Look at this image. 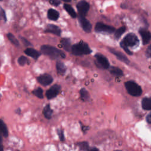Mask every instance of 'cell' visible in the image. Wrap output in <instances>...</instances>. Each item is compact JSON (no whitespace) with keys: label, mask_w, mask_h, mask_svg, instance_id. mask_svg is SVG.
<instances>
[{"label":"cell","mask_w":151,"mask_h":151,"mask_svg":"<svg viewBox=\"0 0 151 151\" xmlns=\"http://www.w3.org/2000/svg\"><path fill=\"white\" fill-rule=\"evenodd\" d=\"M57 132L58 136V137L60 140V141L63 142L65 140V136H64V131L62 129H58L57 130Z\"/></svg>","instance_id":"obj_29"},{"label":"cell","mask_w":151,"mask_h":151,"mask_svg":"<svg viewBox=\"0 0 151 151\" xmlns=\"http://www.w3.org/2000/svg\"><path fill=\"white\" fill-rule=\"evenodd\" d=\"M78 21L81 28L86 32L89 33L91 32L92 29V25L90 22V21L87 19H86L85 17L79 15Z\"/></svg>","instance_id":"obj_9"},{"label":"cell","mask_w":151,"mask_h":151,"mask_svg":"<svg viewBox=\"0 0 151 151\" xmlns=\"http://www.w3.org/2000/svg\"><path fill=\"white\" fill-rule=\"evenodd\" d=\"M77 145L79 147L80 150L83 151H88V144L87 142H80L77 143Z\"/></svg>","instance_id":"obj_26"},{"label":"cell","mask_w":151,"mask_h":151,"mask_svg":"<svg viewBox=\"0 0 151 151\" xmlns=\"http://www.w3.org/2000/svg\"><path fill=\"white\" fill-rule=\"evenodd\" d=\"M146 120L149 123H151V112L147 116Z\"/></svg>","instance_id":"obj_33"},{"label":"cell","mask_w":151,"mask_h":151,"mask_svg":"<svg viewBox=\"0 0 151 151\" xmlns=\"http://www.w3.org/2000/svg\"><path fill=\"white\" fill-rule=\"evenodd\" d=\"M115 151H120V150H115Z\"/></svg>","instance_id":"obj_41"},{"label":"cell","mask_w":151,"mask_h":151,"mask_svg":"<svg viewBox=\"0 0 151 151\" xmlns=\"http://www.w3.org/2000/svg\"><path fill=\"white\" fill-rule=\"evenodd\" d=\"M15 112H16V113H17L18 114H20L21 113V110L19 108H18V109L15 110Z\"/></svg>","instance_id":"obj_36"},{"label":"cell","mask_w":151,"mask_h":151,"mask_svg":"<svg viewBox=\"0 0 151 151\" xmlns=\"http://www.w3.org/2000/svg\"><path fill=\"white\" fill-rule=\"evenodd\" d=\"M88 151H99V149L96 147H91L90 149H88Z\"/></svg>","instance_id":"obj_35"},{"label":"cell","mask_w":151,"mask_h":151,"mask_svg":"<svg viewBox=\"0 0 151 151\" xmlns=\"http://www.w3.org/2000/svg\"><path fill=\"white\" fill-rule=\"evenodd\" d=\"M2 134L0 132V145H2Z\"/></svg>","instance_id":"obj_38"},{"label":"cell","mask_w":151,"mask_h":151,"mask_svg":"<svg viewBox=\"0 0 151 151\" xmlns=\"http://www.w3.org/2000/svg\"><path fill=\"white\" fill-rule=\"evenodd\" d=\"M49 2L52 5H54L55 6H57L59 4H60V0H50L49 1Z\"/></svg>","instance_id":"obj_32"},{"label":"cell","mask_w":151,"mask_h":151,"mask_svg":"<svg viewBox=\"0 0 151 151\" xmlns=\"http://www.w3.org/2000/svg\"><path fill=\"white\" fill-rule=\"evenodd\" d=\"M6 37L8 39V40L14 45L15 46H18L19 45V42L18 41V40L15 38V37L11 33H8L6 35Z\"/></svg>","instance_id":"obj_24"},{"label":"cell","mask_w":151,"mask_h":151,"mask_svg":"<svg viewBox=\"0 0 151 151\" xmlns=\"http://www.w3.org/2000/svg\"><path fill=\"white\" fill-rule=\"evenodd\" d=\"M2 1V0H0V1Z\"/></svg>","instance_id":"obj_42"},{"label":"cell","mask_w":151,"mask_h":151,"mask_svg":"<svg viewBox=\"0 0 151 151\" xmlns=\"http://www.w3.org/2000/svg\"><path fill=\"white\" fill-rule=\"evenodd\" d=\"M142 106L143 109L146 110H151V98L145 97L142 101Z\"/></svg>","instance_id":"obj_19"},{"label":"cell","mask_w":151,"mask_h":151,"mask_svg":"<svg viewBox=\"0 0 151 151\" xmlns=\"http://www.w3.org/2000/svg\"><path fill=\"white\" fill-rule=\"evenodd\" d=\"M44 116L45 117V118H46L47 119H50L52 117V110L51 108V106L49 104H47L43 109V111H42Z\"/></svg>","instance_id":"obj_18"},{"label":"cell","mask_w":151,"mask_h":151,"mask_svg":"<svg viewBox=\"0 0 151 151\" xmlns=\"http://www.w3.org/2000/svg\"><path fill=\"white\" fill-rule=\"evenodd\" d=\"M139 34L142 37V42L144 45L148 44L151 40V34L149 31L145 29H140Z\"/></svg>","instance_id":"obj_11"},{"label":"cell","mask_w":151,"mask_h":151,"mask_svg":"<svg viewBox=\"0 0 151 151\" xmlns=\"http://www.w3.org/2000/svg\"><path fill=\"white\" fill-rule=\"evenodd\" d=\"M81 127H82V131H83L84 133H85V132H86V131L87 130H86V129H87V126H81Z\"/></svg>","instance_id":"obj_37"},{"label":"cell","mask_w":151,"mask_h":151,"mask_svg":"<svg viewBox=\"0 0 151 151\" xmlns=\"http://www.w3.org/2000/svg\"><path fill=\"white\" fill-rule=\"evenodd\" d=\"M76 7L78 10L79 15L85 17L89 10L90 5L87 1L82 0L77 3Z\"/></svg>","instance_id":"obj_7"},{"label":"cell","mask_w":151,"mask_h":151,"mask_svg":"<svg viewBox=\"0 0 151 151\" xmlns=\"http://www.w3.org/2000/svg\"><path fill=\"white\" fill-rule=\"evenodd\" d=\"M55 66H56V70H57V73L61 76L64 75L67 69L65 64L61 61H57L56 62Z\"/></svg>","instance_id":"obj_16"},{"label":"cell","mask_w":151,"mask_h":151,"mask_svg":"<svg viewBox=\"0 0 151 151\" xmlns=\"http://www.w3.org/2000/svg\"><path fill=\"white\" fill-rule=\"evenodd\" d=\"M95 58L97 61V63L99 66L104 69H107L109 67V62L107 58L103 55L97 53L95 55Z\"/></svg>","instance_id":"obj_10"},{"label":"cell","mask_w":151,"mask_h":151,"mask_svg":"<svg viewBox=\"0 0 151 151\" xmlns=\"http://www.w3.org/2000/svg\"><path fill=\"white\" fill-rule=\"evenodd\" d=\"M0 151H3V147L2 145H0Z\"/></svg>","instance_id":"obj_39"},{"label":"cell","mask_w":151,"mask_h":151,"mask_svg":"<svg viewBox=\"0 0 151 151\" xmlns=\"http://www.w3.org/2000/svg\"><path fill=\"white\" fill-rule=\"evenodd\" d=\"M62 1H63L64 2H70L71 1V0H62Z\"/></svg>","instance_id":"obj_40"},{"label":"cell","mask_w":151,"mask_h":151,"mask_svg":"<svg viewBox=\"0 0 151 151\" xmlns=\"http://www.w3.org/2000/svg\"><path fill=\"white\" fill-rule=\"evenodd\" d=\"M110 72L112 75L116 76V77H120V76H123L122 70L117 67H111V68L110 69Z\"/></svg>","instance_id":"obj_23"},{"label":"cell","mask_w":151,"mask_h":151,"mask_svg":"<svg viewBox=\"0 0 151 151\" xmlns=\"http://www.w3.org/2000/svg\"><path fill=\"white\" fill-rule=\"evenodd\" d=\"M32 93L36 97H37L39 99H43L44 95H43V90L41 87H38L36 89H34Z\"/></svg>","instance_id":"obj_25"},{"label":"cell","mask_w":151,"mask_h":151,"mask_svg":"<svg viewBox=\"0 0 151 151\" xmlns=\"http://www.w3.org/2000/svg\"><path fill=\"white\" fill-rule=\"evenodd\" d=\"M28 62V58L25 56H24V55L20 56L18 59V63L21 66L25 65L26 64H27Z\"/></svg>","instance_id":"obj_28"},{"label":"cell","mask_w":151,"mask_h":151,"mask_svg":"<svg viewBox=\"0 0 151 151\" xmlns=\"http://www.w3.org/2000/svg\"><path fill=\"white\" fill-rule=\"evenodd\" d=\"M80 94L81 99L84 101H87L90 99L89 93L88 91L84 88H81V90H80Z\"/></svg>","instance_id":"obj_22"},{"label":"cell","mask_w":151,"mask_h":151,"mask_svg":"<svg viewBox=\"0 0 151 151\" xmlns=\"http://www.w3.org/2000/svg\"><path fill=\"white\" fill-rule=\"evenodd\" d=\"M61 44L63 45V48L67 52L71 51V45L70 38H63L61 40Z\"/></svg>","instance_id":"obj_17"},{"label":"cell","mask_w":151,"mask_h":151,"mask_svg":"<svg viewBox=\"0 0 151 151\" xmlns=\"http://www.w3.org/2000/svg\"><path fill=\"white\" fill-rule=\"evenodd\" d=\"M45 32L51 33L57 36H60L61 32L60 28L58 26L54 24H48L46 27Z\"/></svg>","instance_id":"obj_12"},{"label":"cell","mask_w":151,"mask_h":151,"mask_svg":"<svg viewBox=\"0 0 151 151\" xmlns=\"http://www.w3.org/2000/svg\"><path fill=\"white\" fill-rule=\"evenodd\" d=\"M94 30L97 32H103L110 34L115 31V28L112 26L106 25L103 22H97L95 25Z\"/></svg>","instance_id":"obj_5"},{"label":"cell","mask_w":151,"mask_h":151,"mask_svg":"<svg viewBox=\"0 0 151 151\" xmlns=\"http://www.w3.org/2000/svg\"><path fill=\"white\" fill-rule=\"evenodd\" d=\"M0 19L4 20V21H6V17L4 10L0 6Z\"/></svg>","instance_id":"obj_31"},{"label":"cell","mask_w":151,"mask_h":151,"mask_svg":"<svg viewBox=\"0 0 151 151\" xmlns=\"http://www.w3.org/2000/svg\"><path fill=\"white\" fill-rule=\"evenodd\" d=\"M40 50L43 54L48 56L53 60L64 58L65 57V54L63 51L50 45H42L40 48Z\"/></svg>","instance_id":"obj_1"},{"label":"cell","mask_w":151,"mask_h":151,"mask_svg":"<svg viewBox=\"0 0 151 151\" xmlns=\"http://www.w3.org/2000/svg\"><path fill=\"white\" fill-rule=\"evenodd\" d=\"M125 87L127 92L132 96L137 97L142 93L141 87L133 81H128L125 83Z\"/></svg>","instance_id":"obj_4"},{"label":"cell","mask_w":151,"mask_h":151,"mask_svg":"<svg viewBox=\"0 0 151 151\" xmlns=\"http://www.w3.org/2000/svg\"><path fill=\"white\" fill-rule=\"evenodd\" d=\"M24 52L27 55L31 57V58H32L35 60L38 59L41 55V53L40 52H38L37 50H36L32 48H26L24 51Z\"/></svg>","instance_id":"obj_14"},{"label":"cell","mask_w":151,"mask_h":151,"mask_svg":"<svg viewBox=\"0 0 151 151\" xmlns=\"http://www.w3.org/2000/svg\"><path fill=\"white\" fill-rule=\"evenodd\" d=\"M61 91V86L58 84L52 85L45 93V96L48 99H52L56 97Z\"/></svg>","instance_id":"obj_6"},{"label":"cell","mask_w":151,"mask_h":151,"mask_svg":"<svg viewBox=\"0 0 151 151\" xmlns=\"http://www.w3.org/2000/svg\"><path fill=\"white\" fill-rule=\"evenodd\" d=\"M20 37V40H21L22 42L23 43V44L26 46V47H29V46H31L32 45V44L28 41L25 38L23 37Z\"/></svg>","instance_id":"obj_30"},{"label":"cell","mask_w":151,"mask_h":151,"mask_svg":"<svg viewBox=\"0 0 151 151\" xmlns=\"http://www.w3.org/2000/svg\"><path fill=\"white\" fill-rule=\"evenodd\" d=\"M125 31H126V27L124 26L121 27L115 32V34H114L115 37L116 38H119L123 35V34L125 32Z\"/></svg>","instance_id":"obj_27"},{"label":"cell","mask_w":151,"mask_h":151,"mask_svg":"<svg viewBox=\"0 0 151 151\" xmlns=\"http://www.w3.org/2000/svg\"><path fill=\"white\" fill-rule=\"evenodd\" d=\"M109 51H110V52L113 54L121 61H122L126 64H128L129 63V60H128V58L126 57V55H124L121 52L118 51L113 48H109Z\"/></svg>","instance_id":"obj_13"},{"label":"cell","mask_w":151,"mask_h":151,"mask_svg":"<svg viewBox=\"0 0 151 151\" xmlns=\"http://www.w3.org/2000/svg\"><path fill=\"white\" fill-rule=\"evenodd\" d=\"M147 54L149 55V56L151 57V45H150L147 49Z\"/></svg>","instance_id":"obj_34"},{"label":"cell","mask_w":151,"mask_h":151,"mask_svg":"<svg viewBox=\"0 0 151 151\" xmlns=\"http://www.w3.org/2000/svg\"><path fill=\"white\" fill-rule=\"evenodd\" d=\"M47 17L51 21H57L60 17V14L57 10L50 8L48 10Z\"/></svg>","instance_id":"obj_15"},{"label":"cell","mask_w":151,"mask_h":151,"mask_svg":"<svg viewBox=\"0 0 151 151\" xmlns=\"http://www.w3.org/2000/svg\"><path fill=\"white\" fill-rule=\"evenodd\" d=\"M38 82L43 86H47L53 81V78L48 74H43L37 77Z\"/></svg>","instance_id":"obj_8"},{"label":"cell","mask_w":151,"mask_h":151,"mask_svg":"<svg viewBox=\"0 0 151 151\" xmlns=\"http://www.w3.org/2000/svg\"><path fill=\"white\" fill-rule=\"evenodd\" d=\"M0 132L2 134V136H4V137H8V130L7 126L5 124V123L3 122V120H2L1 119H0Z\"/></svg>","instance_id":"obj_21"},{"label":"cell","mask_w":151,"mask_h":151,"mask_svg":"<svg viewBox=\"0 0 151 151\" xmlns=\"http://www.w3.org/2000/svg\"><path fill=\"white\" fill-rule=\"evenodd\" d=\"M71 51L73 55L77 56L87 55L91 52V50L88 44L84 41H80L73 45Z\"/></svg>","instance_id":"obj_3"},{"label":"cell","mask_w":151,"mask_h":151,"mask_svg":"<svg viewBox=\"0 0 151 151\" xmlns=\"http://www.w3.org/2000/svg\"><path fill=\"white\" fill-rule=\"evenodd\" d=\"M139 39L136 34L134 33H129L125 36L123 40L120 42L122 48L129 55H132V53L128 49L129 47H132L137 45L139 44Z\"/></svg>","instance_id":"obj_2"},{"label":"cell","mask_w":151,"mask_h":151,"mask_svg":"<svg viewBox=\"0 0 151 151\" xmlns=\"http://www.w3.org/2000/svg\"><path fill=\"white\" fill-rule=\"evenodd\" d=\"M64 8L65 9V10L67 11V12L73 18H75L77 17V14L76 11H74V8L69 4H65L64 5Z\"/></svg>","instance_id":"obj_20"}]
</instances>
